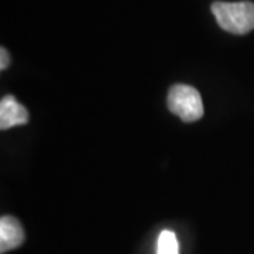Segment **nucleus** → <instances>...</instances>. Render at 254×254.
Masks as SVG:
<instances>
[{
  "label": "nucleus",
  "instance_id": "f257e3e1",
  "mask_svg": "<svg viewBox=\"0 0 254 254\" xmlns=\"http://www.w3.org/2000/svg\"><path fill=\"white\" fill-rule=\"evenodd\" d=\"M210 10L219 26L227 33L243 36L254 30V3L252 1H215Z\"/></svg>",
  "mask_w": 254,
  "mask_h": 254
},
{
  "label": "nucleus",
  "instance_id": "423d86ee",
  "mask_svg": "<svg viewBox=\"0 0 254 254\" xmlns=\"http://www.w3.org/2000/svg\"><path fill=\"white\" fill-rule=\"evenodd\" d=\"M0 58H1V63H0V69H1V71H4V69L9 66V64H10L9 53L6 51V48H4V47H1V48H0Z\"/></svg>",
  "mask_w": 254,
  "mask_h": 254
},
{
  "label": "nucleus",
  "instance_id": "20e7f679",
  "mask_svg": "<svg viewBox=\"0 0 254 254\" xmlns=\"http://www.w3.org/2000/svg\"><path fill=\"white\" fill-rule=\"evenodd\" d=\"M24 230L21 223L13 216H1L0 219V253L14 250L24 242Z\"/></svg>",
  "mask_w": 254,
  "mask_h": 254
},
{
  "label": "nucleus",
  "instance_id": "7ed1b4c3",
  "mask_svg": "<svg viewBox=\"0 0 254 254\" xmlns=\"http://www.w3.org/2000/svg\"><path fill=\"white\" fill-rule=\"evenodd\" d=\"M28 110L18 103L11 95H6L0 102V128L6 130L10 127L23 126L28 122Z\"/></svg>",
  "mask_w": 254,
  "mask_h": 254
},
{
  "label": "nucleus",
  "instance_id": "39448f33",
  "mask_svg": "<svg viewBox=\"0 0 254 254\" xmlns=\"http://www.w3.org/2000/svg\"><path fill=\"white\" fill-rule=\"evenodd\" d=\"M157 254H178V240L171 230H164L158 237Z\"/></svg>",
  "mask_w": 254,
  "mask_h": 254
},
{
  "label": "nucleus",
  "instance_id": "f03ea898",
  "mask_svg": "<svg viewBox=\"0 0 254 254\" xmlns=\"http://www.w3.org/2000/svg\"><path fill=\"white\" fill-rule=\"evenodd\" d=\"M167 106L185 123L196 122L203 116V103L200 93L190 85H174L167 95Z\"/></svg>",
  "mask_w": 254,
  "mask_h": 254
}]
</instances>
